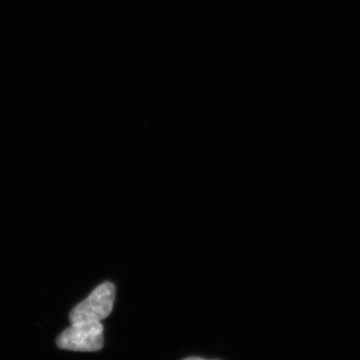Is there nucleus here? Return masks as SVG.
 <instances>
[{
	"label": "nucleus",
	"mask_w": 360,
	"mask_h": 360,
	"mask_svg": "<svg viewBox=\"0 0 360 360\" xmlns=\"http://www.w3.org/2000/svg\"><path fill=\"white\" fill-rule=\"evenodd\" d=\"M115 293V284L110 281L97 286L84 302L78 303L77 307L71 310V324L101 322L110 316L113 309Z\"/></svg>",
	"instance_id": "nucleus-1"
},
{
	"label": "nucleus",
	"mask_w": 360,
	"mask_h": 360,
	"mask_svg": "<svg viewBox=\"0 0 360 360\" xmlns=\"http://www.w3.org/2000/svg\"><path fill=\"white\" fill-rule=\"evenodd\" d=\"M103 326L101 322L71 324L56 340L61 349L92 352L103 349Z\"/></svg>",
	"instance_id": "nucleus-2"
},
{
	"label": "nucleus",
	"mask_w": 360,
	"mask_h": 360,
	"mask_svg": "<svg viewBox=\"0 0 360 360\" xmlns=\"http://www.w3.org/2000/svg\"><path fill=\"white\" fill-rule=\"evenodd\" d=\"M184 360H217V359H200V357H188V359H186Z\"/></svg>",
	"instance_id": "nucleus-3"
}]
</instances>
